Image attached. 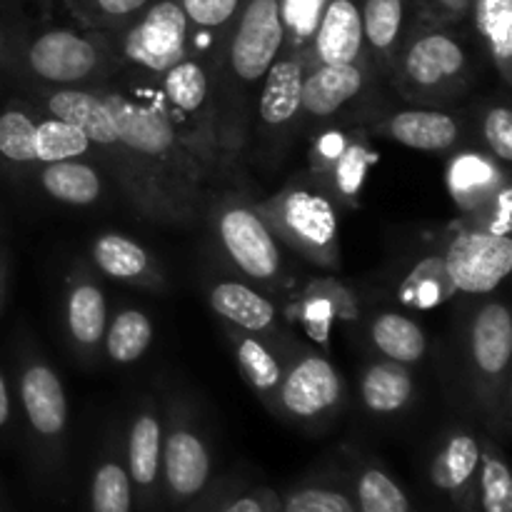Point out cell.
Here are the masks:
<instances>
[{"mask_svg": "<svg viewBox=\"0 0 512 512\" xmlns=\"http://www.w3.org/2000/svg\"><path fill=\"white\" fill-rule=\"evenodd\" d=\"M390 73L405 100H413L420 108H433L468 90L470 58L453 28L413 20Z\"/></svg>", "mask_w": 512, "mask_h": 512, "instance_id": "3", "label": "cell"}, {"mask_svg": "<svg viewBox=\"0 0 512 512\" xmlns=\"http://www.w3.org/2000/svg\"><path fill=\"white\" fill-rule=\"evenodd\" d=\"M283 512H355V508L338 490L305 488L285 500Z\"/></svg>", "mask_w": 512, "mask_h": 512, "instance_id": "45", "label": "cell"}, {"mask_svg": "<svg viewBox=\"0 0 512 512\" xmlns=\"http://www.w3.org/2000/svg\"><path fill=\"white\" fill-rule=\"evenodd\" d=\"M370 340L385 355V360L413 365L428 353L425 330L403 313H380L370 323Z\"/></svg>", "mask_w": 512, "mask_h": 512, "instance_id": "30", "label": "cell"}, {"mask_svg": "<svg viewBox=\"0 0 512 512\" xmlns=\"http://www.w3.org/2000/svg\"><path fill=\"white\" fill-rule=\"evenodd\" d=\"M468 378L478 405H510L512 315L500 300H488L473 313L465 333Z\"/></svg>", "mask_w": 512, "mask_h": 512, "instance_id": "10", "label": "cell"}, {"mask_svg": "<svg viewBox=\"0 0 512 512\" xmlns=\"http://www.w3.org/2000/svg\"><path fill=\"white\" fill-rule=\"evenodd\" d=\"M473 0H413V20L438 28H453L470 15Z\"/></svg>", "mask_w": 512, "mask_h": 512, "instance_id": "44", "label": "cell"}, {"mask_svg": "<svg viewBox=\"0 0 512 512\" xmlns=\"http://www.w3.org/2000/svg\"><path fill=\"white\" fill-rule=\"evenodd\" d=\"M93 143L65 120L50 115L48 120L35 123V165L75 160L90 153Z\"/></svg>", "mask_w": 512, "mask_h": 512, "instance_id": "36", "label": "cell"}, {"mask_svg": "<svg viewBox=\"0 0 512 512\" xmlns=\"http://www.w3.org/2000/svg\"><path fill=\"white\" fill-rule=\"evenodd\" d=\"M108 38L115 63L153 80L190 55V25L178 0H153L138 18Z\"/></svg>", "mask_w": 512, "mask_h": 512, "instance_id": "8", "label": "cell"}, {"mask_svg": "<svg viewBox=\"0 0 512 512\" xmlns=\"http://www.w3.org/2000/svg\"><path fill=\"white\" fill-rule=\"evenodd\" d=\"M443 260L458 293L488 295L510 275L512 240L510 235L468 228L450 240Z\"/></svg>", "mask_w": 512, "mask_h": 512, "instance_id": "12", "label": "cell"}, {"mask_svg": "<svg viewBox=\"0 0 512 512\" xmlns=\"http://www.w3.org/2000/svg\"><path fill=\"white\" fill-rule=\"evenodd\" d=\"M65 328L70 343L83 355H98L108 328L105 293L83 263L75 265L65 290Z\"/></svg>", "mask_w": 512, "mask_h": 512, "instance_id": "18", "label": "cell"}, {"mask_svg": "<svg viewBox=\"0 0 512 512\" xmlns=\"http://www.w3.org/2000/svg\"><path fill=\"white\" fill-rule=\"evenodd\" d=\"M150 345H153V323L143 310H120L113 323L105 328V355L118 365L138 363Z\"/></svg>", "mask_w": 512, "mask_h": 512, "instance_id": "32", "label": "cell"}, {"mask_svg": "<svg viewBox=\"0 0 512 512\" xmlns=\"http://www.w3.org/2000/svg\"><path fill=\"white\" fill-rule=\"evenodd\" d=\"M208 303L225 323L245 333H270L278 320V310L265 295L235 280H223L208 290Z\"/></svg>", "mask_w": 512, "mask_h": 512, "instance_id": "24", "label": "cell"}, {"mask_svg": "<svg viewBox=\"0 0 512 512\" xmlns=\"http://www.w3.org/2000/svg\"><path fill=\"white\" fill-rule=\"evenodd\" d=\"M0 155L15 165H35V120L23 110L0 113Z\"/></svg>", "mask_w": 512, "mask_h": 512, "instance_id": "37", "label": "cell"}, {"mask_svg": "<svg viewBox=\"0 0 512 512\" xmlns=\"http://www.w3.org/2000/svg\"><path fill=\"white\" fill-rule=\"evenodd\" d=\"M375 160L378 153L370 148L363 133L328 128L315 138L310 148V173L325 193L350 208L358 203L365 175Z\"/></svg>", "mask_w": 512, "mask_h": 512, "instance_id": "13", "label": "cell"}, {"mask_svg": "<svg viewBox=\"0 0 512 512\" xmlns=\"http://www.w3.org/2000/svg\"><path fill=\"white\" fill-rule=\"evenodd\" d=\"M30 73L53 88H90L115 68V55L105 33L75 28H45L25 45Z\"/></svg>", "mask_w": 512, "mask_h": 512, "instance_id": "7", "label": "cell"}, {"mask_svg": "<svg viewBox=\"0 0 512 512\" xmlns=\"http://www.w3.org/2000/svg\"><path fill=\"white\" fill-rule=\"evenodd\" d=\"M480 490L485 512H512V478L493 448L480 450Z\"/></svg>", "mask_w": 512, "mask_h": 512, "instance_id": "40", "label": "cell"}, {"mask_svg": "<svg viewBox=\"0 0 512 512\" xmlns=\"http://www.w3.org/2000/svg\"><path fill=\"white\" fill-rule=\"evenodd\" d=\"M103 98L120 143L105 150L120 185L140 213L163 223H193L208 205L218 180L180 140L158 93H130L93 85Z\"/></svg>", "mask_w": 512, "mask_h": 512, "instance_id": "1", "label": "cell"}, {"mask_svg": "<svg viewBox=\"0 0 512 512\" xmlns=\"http://www.w3.org/2000/svg\"><path fill=\"white\" fill-rule=\"evenodd\" d=\"M235 343V360H238V368L243 373L245 383L255 390L263 400H268L270 405H275L278 398L280 378H283V363L278 360V355L263 343V340L253 338V333H245V330H230Z\"/></svg>", "mask_w": 512, "mask_h": 512, "instance_id": "31", "label": "cell"}, {"mask_svg": "<svg viewBox=\"0 0 512 512\" xmlns=\"http://www.w3.org/2000/svg\"><path fill=\"white\" fill-rule=\"evenodd\" d=\"M303 58L305 68L370 63L363 43L360 0H325Z\"/></svg>", "mask_w": 512, "mask_h": 512, "instance_id": "15", "label": "cell"}, {"mask_svg": "<svg viewBox=\"0 0 512 512\" xmlns=\"http://www.w3.org/2000/svg\"><path fill=\"white\" fill-rule=\"evenodd\" d=\"M360 20L370 65L390 73L413 25V0H360Z\"/></svg>", "mask_w": 512, "mask_h": 512, "instance_id": "21", "label": "cell"}, {"mask_svg": "<svg viewBox=\"0 0 512 512\" xmlns=\"http://www.w3.org/2000/svg\"><path fill=\"white\" fill-rule=\"evenodd\" d=\"M455 293L458 290L450 280L443 255H430V258L420 260L400 285V300L420 310L435 308V305L453 298Z\"/></svg>", "mask_w": 512, "mask_h": 512, "instance_id": "33", "label": "cell"}, {"mask_svg": "<svg viewBox=\"0 0 512 512\" xmlns=\"http://www.w3.org/2000/svg\"><path fill=\"white\" fill-rule=\"evenodd\" d=\"M415 398V380L408 365L383 360L363 370L360 400L375 415H395L408 408Z\"/></svg>", "mask_w": 512, "mask_h": 512, "instance_id": "25", "label": "cell"}, {"mask_svg": "<svg viewBox=\"0 0 512 512\" xmlns=\"http://www.w3.org/2000/svg\"><path fill=\"white\" fill-rule=\"evenodd\" d=\"M325 0H280V18H283L285 43L288 53H305L313 30L318 25L320 10Z\"/></svg>", "mask_w": 512, "mask_h": 512, "instance_id": "39", "label": "cell"}, {"mask_svg": "<svg viewBox=\"0 0 512 512\" xmlns=\"http://www.w3.org/2000/svg\"><path fill=\"white\" fill-rule=\"evenodd\" d=\"M10 420V395H8V385H5L3 373H0V428Z\"/></svg>", "mask_w": 512, "mask_h": 512, "instance_id": "46", "label": "cell"}, {"mask_svg": "<svg viewBox=\"0 0 512 512\" xmlns=\"http://www.w3.org/2000/svg\"><path fill=\"white\" fill-rule=\"evenodd\" d=\"M213 223L220 248L240 273L260 283H273L280 278L283 270L280 245L253 205L225 198L223 203L215 205Z\"/></svg>", "mask_w": 512, "mask_h": 512, "instance_id": "11", "label": "cell"}, {"mask_svg": "<svg viewBox=\"0 0 512 512\" xmlns=\"http://www.w3.org/2000/svg\"><path fill=\"white\" fill-rule=\"evenodd\" d=\"M20 403L30 428L43 440H58L68 428V398L60 375L45 360L28 358L20 370Z\"/></svg>", "mask_w": 512, "mask_h": 512, "instance_id": "17", "label": "cell"}, {"mask_svg": "<svg viewBox=\"0 0 512 512\" xmlns=\"http://www.w3.org/2000/svg\"><path fill=\"white\" fill-rule=\"evenodd\" d=\"M360 512H410L400 485L378 468H368L358 480Z\"/></svg>", "mask_w": 512, "mask_h": 512, "instance_id": "38", "label": "cell"}, {"mask_svg": "<svg viewBox=\"0 0 512 512\" xmlns=\"http://www.w3.org/2000/svg\"><path fill=\"white\" fill-rule=\"evenodd\" d=\"M190 25V55L213 63L243 0H178Z\"/></svg>", "mask_w": 512, "mask_h": 512, "instance_id": "26", "label": "cell"}, {"mask_svg": "<svg viewBox=\"0 0 512 512\" xmlns=\"http://www.w3.org/2000/svg\"><path fill=\"white\" fill-rule=\"evenodd\" d=\"M335 315H338V308H335V300H330V293H318L313 288H310L308 298L303 300L298 310V318L303 320L308 333L323 345L328 343V333L333 328Z\"/></svg>", "mask_w": 512, "mask_h": 512, "instance_id": "43", "label": "cell"}, {"mask_svg": "<svg viewBox=\"0 0 512 512\" xmlns=\"http://www.w3.org/2000/svg\"><path fill=\"white\" fill-rule=\"evenodd\" d=\"M158 98L168 113L175 133L180 135L190 153L203 163L215 180L228 178L218 148V123L215 100L210 85V65L188 55L158 80Z\"/></svg>", "mask_w": 512, "mask_h": 512, "instance_id": "4", "label": "cell"}, {"mask_svg": "<svg viewBox=\"0 0 512 512\" xmlns=\"http://www.w3.org/2000/svg\"><path fill=\"white\" fill-rule=\"evenodd\" d=\"M480 465V445L475 435L453 433L433 465V480L443 490H460L468 485Z\"/></svg>", "mask_w": 512, "mask_h": 512, "instance_id": "34", "label": "cell"}, {"mask_svg": "<svg viewBox=\"0 0 512 512\" xmlns=\"http://www.w3.org/2000/svg\"><path fill=\"white\" fill-rule=\"evenodd\" d=\"M145 408L135 415L128 433V475L133 483L153 485L160 473L163 458V428H160L155 403H143Z\"/></svg>", "mask_w": 512, "mask_h": 512, "instance_id": "29", "label": "cell"}, {"mask_svg": "<svg viewBox=\"0 0 512 512\" xmlns=\"http://www.w3.org/2000/svg\"><path fill=\"white\" fill-rule=\"evenodd\" d=\"M0 298H3V285H0Z\"/></svg>", "mask_w": 512, "mask_h": 512, "instance_id": "48", "label": "cell"}, {"mask_svg": "<svg viewBox=\"0 0 512 512\" xmlns=\"http://www.w3.org/2000/svg\"><path fill=\"white\" fill-rule=\"evenodd\" d=\"M283 43L280 0H243L210 63L218 148L228 178L245 160L253 103Z\"/></svg>", "mask_w": 512, "mask_h": 512, "instance_id": "2", "label": "cell"}, {"mask_svg": "<svg viewBox=\"0 0 512 512\" xmlns=\"http://www.w3.org/2000/svg\"><path fill=\"white\" fill-rule=\"evenodd\" d=\"M225 512H265V508L255 498H240Z\"/></svg>", "mask_w": 512, "mask_h": 512, "instance_id": "47", "label": "cell"}, {"mask_svg": "<svg viewBox=\"0 0 512 512\" xmlns=\"http://www.w3.org/2000/svg\"><path fill=\"white\" fill-rule=\"evenodd\" d=\"M295 358L283 365L275 405L295 420H318L343 403V378L325 355L295 345Z\"/></svg>", "mask_w": 512, "mask_h": 512, "instance_id": "14", "label": "cell"}, {"mask_svg": "<svg viewBox=\"0 0 512 512\" xmlns=\"http://www.w3.org/2000/svg\"><path fill=\"white\" fill-rule=\"evenodd\" d=\"M93 512H130V475L123 465L103 463L93 478Z\"/></svg>", "mask_w": 512, "mask_h": 512, "instance_id": "41", "label": "cell"}, {"mask_svg": "<svg viewBox=\"0 0 512 512\" xmlns=\"http://www.w3.org/2000/svg\"><path fill=\"white\" fill-rule=\"evenodd\" d=\"M305 58L300 53L280 50L265 73L250 115L245 160L263 168H278L288 153L300 125V90H303Z\"/></svg>", "mask_w": 512, "mask_h": 512, "instance_id": "6", "label": "cell"}, {"mask_svg": "<svg viewBox=\"0 0 512 512\" xmlns=\"http://www.w3.org/2000/svg\"><path fill=\"white\" fill-rule=\"evenodd\" d=\"M445 185L455 208L473 220V228L510 235L512 188L505 163L490 153L463 150L448 160Z\"/></svg>", "mask_w": 512, "mask_h": 512, "instance_id": "9", "label": "cell"}, {"mask_svg": "<svg viewBox=\"0 0 512 512\" xmlns=\"http://www.w3.org/2000/svg\"><path fill=\"white\" fill-rule=\"evenodd\" d=\"M40 185L48 198L65 205H93L103 195V178L98 168L90 163L75 160H58V163L40 165Z\"/></svg>", "mask_w": 512, "mask_h": 512, "instance_id": "27", "label": "cell"}, {"mask_svg": "<svg viewBox=\"0 0 512 512\" xmlns=\"http://www.w3.org/2000/svg\"><path fill=\"white\" fill-rule=\"evenodd\" d=\"M90 258H93L95 268L110 280L148 290L168 288V280L153 253H148L143 245L123 233L98 235L90 245Z\"/></svg>", "mask_w": 512, "mask_h": 512, "instance_id": "20", "label": "cell"}, {"mask_svg": "<svg viewBox=\"0 0 512 512\" xmlns=\"http://www.w3.org/2000/svg\"><path fill=\"white\" fill-rule=\"evenodd\" d=\"M368 68L370 63L305 68L300 90V125L333 120L345 105L358 100L368 83Z\"/></svg>", "mask_w": 512, "mask_h": 512, "instance_id": "16", "label": "cell"}, {"mask_svg": "<svg viewBox=\"0 0 512 512\" xmlns=\"http://www.w3.org/2000/svg\"><path fill=\"white\" fill-rule=\"evenodd\" d=\"M373 133L423 153H445L460 143L458 118L440 108L400 110L375 123Z\"/></svg>", "mask_w": 512, "mask_h": 512, "instance_id": "19", "label": "cell"}, {"mask_svg": "<svg viewBox=\"0 0 512 512\" xmlns=\"http://www.w3.org/2000/svg\"><path fill=\"white\" fill-rule=\"evenodd\" d=\"M483 138L488 153L508 165L512 160V113L508 105H490L483 118Z\"/></svg>", "mask_w": 512, "mask_h": 512, "instance_id": "42", "label": "cell"}, {"mask_svg": "<svg viewBox=\"0 0 512 512\" xmlns=\"http://www.w3.org/2000/svg\"><path fill=\"white\" fill-rule=\"evenodd\" d=\"M68 13L95 33H115L138 18L153 0H60Z\"/></svg>", "mask_w": 512, "mask_h": 512, "instance_id": "35", "label": "cell"}, {"mask_svg": "<svg viewBox=\"0 0 512 512\" xmlns=\"http://www.w3.org/2000/svg\"><path fill=\"white\" fill-rule=\"evenodd\" d=\"M43 108L53 118L65 120L73 128H78L85 138L93 143V148L105 150L115 148L120 143L118 130L113 118L105 108L98 90L90 88H50L43 93Z\"/></svg>", "mask_w": 512, "mask_h": 512, "instance_id": "22", "label": "cell"}, {"mask_svg": "<svg viewBox=\"0 0 512 512\" xmlns=\"http://www.w3.org/2000/svg\"><path fill=\"white\" fill-rule=\"evenodd\" d=\"M275 240H283L300 258L320 268H340L338 213L333 200L320 190L285 185L268 200L253 203Z\"/></svg>", "mask_w": 512, "mask_h": 512, "instance_id": "5", "label": "cell"}, {"mask_svg": "<svg viewBox=\"0 0 512 512\" xmlns=\"http://www.w3.org/2000/svg\"><path fill=\"white\" fill-rule=\"evenodd\" d=\"M470 15L505 85L512 80V0H473Z\"/></svg>", "mask_w": 512, "mask_h": 512, "instance_id": "28", "label": "cell"}, {"mask_svg": "<svg viewBox=\"0 0 512 512\" xmlns=\"http://www.w3.org/2000/svg\"><path fill=\"white\" fill-rule=\"evenodd\" d=\"M168 488L178 498H193L205 488L210 478V455L203 440L188 425H175L163 438V458Z\"/></svg>", "mask_w": 512, "mask_h": 512, "instance_id": "23", "label": "cell"}]
</instances>
